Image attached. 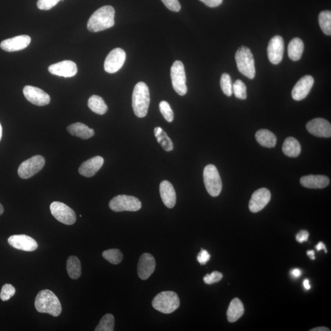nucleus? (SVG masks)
<instances>
[{"label":"nucleus","instance_id":"nucleus-1","mask_svg":"<svg viewBox=\"0 0 331 331\" xmlns=\"http://www.w3.org/2000/svg\"><path fill=\"white\" fill-rule=\"evenodd\" d=\"M115 9L112 6H102L90 17L87 29L93 33L110 29L115 24Z\"/></svg>","mask_w":331,"mask_h":331},{"label":"nucleus","instance_id":"nucleus-2","mask_svg":"<svg viewBox=\"0 0 331 331\" xmlns=\"http://www.w3.org/2000/svg\"><path fill=\"white\" fill-rule=\"evenodd\" d=\"M34 306L39 313L48 314L54 317H58L62 312L60 301L51 290L44 289L37 295Z\"/></svg>","mask_w":331,"mask_h":331},{"label":"nucleus","instance_id":"nucleus-3","mask_svg":"<svg viewBox=\"0 0 331 331\" xmlns=\"http://www.w3.org/2000/svg\"><path fill=\"white\" fill-rule=\"evenodd\" d=\"M133 108L137 117L143 118L148 114L151 101L149 89L144 82L136 84L133 93Z\"/></svg>","mask_w":331,"mask_h":331},{"label":"nucleus","instance_id":"nucleus-4","mask_svg":"<svg viewBox=\"0 0 331 331\" xmlns=\"http://www.w3.org/2000/svg\"><path fill=\"white\" fill-rule=\"evenodd\" d=\"M235 59L240 73L249 79H254L256 74L255 60L251 49L245 46L240 47L236 52Z\"/></svg>","mask_w":331,"mask_h":331},{"label":"nucleus","instance_id":"nucleus-5","mask_svg":"<svg viewBox=\"0 0 331 331\" xmlns=\"http://www.w3.org/2000/svg\"><path fill=\"white\" fill-rule=\"evenodd\" d=\"M180 305V299L176 293L163 292L155 296L152 306L156 310L165 314H170L176 311Z\"/></svg>","mask_w":331,"mask_h":331},{"label":"nucleus","instance_id":"nucleus-6","mask_svg":"<svg viewBox=\"0 0 331 331\" xmlns=\"http://www.w3.org/2000/svg\"><path fill=\"white\" fill-rule=\"evenodd\" d=\"M204 182L209 194L213 197L219 196L222 190V182L219 173L213 164L206 166L203 173Z\"/></svg>","mask_w":331,"mask_h":331},{"label":"nucleus","instance_id":"nucleus-7","mask_svg":"<svg viewBox=\"0 0 331 331\" xmlns=\"http://www.w3.org/2000/svg\"><path fill=\"white\" fill-rule=\"evenodd\" d=\"M141 207V202L132 196L118 195L109 202V208L112 211L117 212H136L140 210Z\"/></svg>","mask_w":331,"mask_h":331},{"label":"nucleus","instance_id":"nucleus-8","mask_svg":"<svg viewBox=\"0 0 331 331\" xmlns=\"http://www.w3.org/2000/svg\"><path fill=\"white\" fill-rule=\"evenodd\" d=\"M171 77L173 88L178 94L184 96L187 93L185 68L182 61H176L171 69Z\"/></svg>","mask_w":331,"mask_h":331},{"label":"nucleus","instance_id":"nucleus-9","mask_svg":"<svg viewBox=\"0 0 331 331\" xmlns=\"http://www.w3.org/2000/svg\"><path fill=\"white\" fill-rule=\"evenodd\" d=\"M51 214L61 223L71 225L76 221V215L73 209L63 202H53L50 206Z\"/></svg>","mask_w":331,"mask_h":331},{"label":"nucleus","instance_id":"nucleus-10","mask_svg":"<svg viewBox=\"0 0 331 331\" xmlns=\"http://www.w3.org/2000/svg\"><path fill=\"white\" fill-rule=\"evenodd\" d=\"M45 162L42 156H34L20 165L18 169V176L23 179H29L42 170Z\"/></svg>","mask_w":331,"mask_h":331},{"label":"nucleus","instance_id":"nucleus-11","mask_svg":"<svg viewBox=\"0 0 331 331\" xmlns=\"http://www.w3.org/2000/svg\"><path fill=\"white\" fill-rule=\"evenodd\" d=\"M126 60V53L122 49L116 48L109 53L105 61V70L113 74L119 71Z\"/></svg>","mask_w":331,"mask_h":331},{"label":"nucleus","instance_id":"nucleus-12","mask_svg":"<svg viewBox=\"0 0 331 331\" xmlns=\"http://www.w3.org/2000/svg\"><path fill=\"white\" fill-rule=\"evenodd\" d=\"M25 97L33 105L44 106L49 104L51 98L48 93L37 87L27 86L23 90Z\"/></svg>","mask_w":331,"mask_h":331},{"label":"nucleus","instance_id":"nucleus-13","mask_svg":"<svg viewBox=\"0 0 331 331\" xmlns=\"http://www.w3.org/2000/svg\"><path fill=\"white\" fill-rule=\"evenodd\" d=\"M271 198L270 190L262 188L255 191L249 202V209L253 213L260 212L267 205Z\"/></svg>","mask_w":331,"mask_h":331},{"label":"nucleus","instance_id":"nucleus-14","mask_svg":"<svg viewBox=\"0 0 331 331\" xmlns=\"http://www.w3.org/2000/svg\"><path fill=\"white\" fill-rule=\"evenodd\" d=\"M283 39L280 36H276L270 40L267 47L268 60L272 64L278 65L282 61L284 54Z\"/></svg>","mask_w":331,"mask_h":331},{"label":"nucleus","instance_id":"nucleus-15","mask_svg":"<svg viewBox=\"0 0 331 331\" xmlns=\"http://www.w3.org/2000/svg\"><path fill=\"white\" fill-rule=\"evenodd\" d=\"M306 128L309 133L315 136L326 138L331 136V125L324 118H314L308 121Z\"/></svg>","mask_w":331,"mask_h":331},{"label":"nucleus","instance_id":"nucleus-16","mask_svg":"<svg viewBox=\"0 0 331 331\" xmlns=\"http://www.w3.org/2000/svg\"><path fill=\"white\" fill-rule=\"evenodd\" d=\"M9 244L17 250L26 252H33L38 247L36 240L29 236L20 234L9 237Z\"/></svg>","mask_w":331,"mask_h":331},{"label":"nucleus","instance_id":"nucleus-17","mask_svg":"<svg viewBox=\"0 0 331 331\" xmlns=\"http://www.w3.org/2000/svg\"><path fill=\"white\" fill-rule=\"evenodd\" d=\"M314 84V79L310 75L302 77L292 90V97L296 101L301 100L307 97Z\"/></svg>","mask_w":331,"mask_h":331},{"label":"nucleus","instance_id":"nucleus-18","mask_svg":"<svg viewBox=\"0 0 331 331\" xmlns=\"http://www.w3.org/2000/svg\"><path fill=\"white\" fill-rule=\"evenodd\" d=\"M50 73L55 76L72 77L77 73V67L73 61L65 60L51 65L48 68Z\"/></svg>","mask_w":331,"mask_h":331},{"label":"nucleus","instance_id":"nucleus-19","mask_svg":"<svg viewBox=\"0 0 331 331\" xmlns=\"http://www.w3.org/2000/svg\"><path fill=\"white\" fill-rule=\"evenodd\" d=\"M31 37L27 35H20L7 39L0 44V48L5 51L12 52L19 51L27 48L31 43Z\"/></svg>","mask_w":331,"mask_h":331},{"label":"nucleus","instance_id":"nucleus-20","mask_svg":"<svg viewBox=\"0 0 331 331\" xmlns=\"http://www.w3.org/2000/svg\"><path fill=\"white\" fill-rule=\"evenodd\" d=\"M156 263L154 257L150 254H143L139 258L137 265V274L140 279L145 280L154 273Z\"/></svg>","mask_w":331,"mask_h":331},{"label":"nucleus","instance_id":"nucleus-21","mask_svg":"<svg viewBox=\"0 0 331 331\" xmlns=\"http://www.w3.org/2000/svg\"><path fill=\"white\" fill-rule=\"evenodd\" d=\"M300 183L305 188L322 189L329 185L330 180L328 177L323 175H309L302 177Z\"/></svg>","mask_w":331,"mask_h":331},{"label":"nucleus","instance_id":"nucleus-22","mask_svg":"<svg viewBox=\"0 0 331 331\" xmlns=\"http://www.w3.org/2000/svg\"><path fill=\"white\" fill-rule=\"evenodd\" d=\"M103 164L104 159L100 156H96L84 162L79 169V173L84 177H93L101 168Z\"/></svg>","mask_w":331,"mask_h":331},{"label":"nucleus","instance_id":"nucleus-23","mask_svg":"<svg viewBox=\"0 0 331 331\" xmlns=\"http://www.w3.org/2000/svg\"><path fill=\"white\" fill-rule=\"evenodd\" d=\"M162 201L167 208H173L176 204V193L174 187L168 180H163L160 185Z\"/></svg>","mask_w":331,"mask_h":331},{"label":"nucleus","instance_id":"nucleus-24","mask_svg":"<svg viewBox=\"0 0 331 331\" xmlns=\"http://www.w3.org/2000/svg\"><path fill=\"white\" fill-rule=\"evenodd\" d=\"M67 130L71 135L79 137L82 139H88L94 136V130L90 129L86 125L77 122L70 125Z\"/></svg>","mask_w":331,"mask_h":331},{"label":"nucleus","instance_id":"nucleus-25","mask_svg":"<svg viewBox=\"0 0 331 331\" xmlns=\"http://www.w3.org/2000/svg\"><path fill=\"white\" fill-rule=\"evenodd\" d=\"M244 313V307L241 301L238 298H234L230 302L227 311V320L230 323L236 322Z\"/></svg>","mask_w":331,"mask_h":331},{"label":"nucleus","instance_id":"nucleus-26","mask_svg":"<svg viewBox=\"0 0 331 331\" xmlns=\"http://www.w3.org/2000/svg\"><path fill=\"white\" fill-rule=\"evenodd\" d=\"M282 151L289 157L296 158L301 154V146L295 137H287L283 142Z\"/></svg>","mask_w":331,"mask_h":331},{"label":"nucleus","instance_id":"nucleus-27","mask_svg":"<svg viewBox=\"0 0 331 331\" xmlns=\"http://www.w3.org/2000/svg\"><path fill=\"white\" fill-rule=\"evenodd\" d=\"M256 139L262 146L267 148H273L276 146L277 137L270 130H258L255 135Z\"/></svg>","mask_w":331,"mask_h":331},{"label":"nucleus","instance_id":"nucleus-28","mask_svg":"<svg viewBox=\"0 0 331 331\" xmlns=\"http://www.w3.org/2000/svg\"><path fill=\"white\" fill-rule=\"evenodd\" d=\"M304 45L302 39L299 37H295L290 42L288 45V56L293 61H298L301 59L303 52H304Z\"/></svg>","mask_w":331,"mask_h":331},{"label":"nucleus","instance_id":"nucleus-29","mask_svg":"<svg viewBox=\"0 0 331 331\" xmlns=\"http://www.w3.org/2000/svg\"><path fill=\"white\" fill-rule=\"evenodd\" d=\"M67 268L69 276L71 279H79L82 274V267L79 259L75 256H71L67 260Z\"/></svg>","mask_w":331,"mask_h":331},{"label":"nucleus","instance_id":"nucleus-30","mask_svg":"<svg viewBox=\"0 0 331 331\" xmlns=\"http://www.w3.org/2000/svg\"><path fill=\"white\" fill-rule=\"evenodd\" d=\"M89 108L95 113L103 115L108 111V106L104 99L98 95H93L88 101Z\"/></svg>","mask_w":331,"mask_h":331},{"label":"nucleus","instance_id":"nucleus-31","mask_svg":"<svg viewBox=\"0 0 331 331\" xmlns=\"http://www.w3.org/2000/svg\"><path fill=\"white\" fill-rule=\"evenodd\" d=\"M154 134L157 141L162 148L167 152L173 151L174 144L171 139L167 135V133L161 127H156L154 129Z\"/></svg>","mask_w":331,"mask_h":331},{"label":"nucleus","instance_id":"nucleus-32","mask_svg":"<svg viewBox=\"0 0 331 331\" xmlns=\"http://www.w3.org/2000/svg\"><path fill=\"white\" fill-rule=\"evenodd\" d=\"M319 24L321 30L327 36L331 35V12L324 11L320 12L319 17Z\"/></svg>","mask_w":331,"mask_h":331},{"label":"nucleus","instance_id":"nucleus-33","mask_svg":"<svg viewBox=\"0 0 331 331\" xmlns=\"http://www.w3.org/2000/svg\"><path fill=\"white\" fill-rule=\"evenodd\" d=\"M115 325V318L112 314H108L103 316L100 320L95 331H113Z\"/></svg>","mask_w":331,"mask_h":331},{"label":"nucleus","instance_id":"nucleus-34","mask_svg":"<svg viewBox=\"0 0 331 331\" xmlns=\"http://www.w3.org/2000/svg\"><path fill=\"white\" fill-rule=\"evenodd\" d=\"M102 257L112 264H118L123 260L122 253L118 249H110L102 253Z\"/></svg>","mask_w":331,"mask_h":331},{"label":"nucleus","instance_id":"nucleus-35","mask_svg":"<svg viewBox=\"0 0 331 331\" xmlns=\"http://www.w3.org/2000/svg\"><path fill=\"white\" fill-rule=\"evenodd\" d=\"M220 86L223 92L227 96L233 94V84L232 78L227 73H223L221 77Z\"/></svg>","mask_w":331,"mask_h":331},{"label":"nucleus","instance_id":"nucleus-36","mask_svg":"<svg viewBox=\"0 0 331 331\" xmlns=\"http://www.w3.org/2000/svg\"><path fill=\"white\" fill-rule=\"evenodd\" d=\"M233 92L236 97L240 99L246 98V87L242 80H237L233 85Z\"/></svg>","mask_w":331,"mask_h":331},{"label":"nucleus","instance_id":"nucleus-37","mask_svg":"<svg viewBox=\"0 0 331 331\" xmlns=\"http://www.w3.org/2000/svg\"><path fill=\"white\" fill-rule=\"evenodd\" d=\"M160 110L164 118L168 122H172L174 120V112L171 106L167 101H163L160 103Z\"/></svg>","mask_w":331,"mask_h":331},{"label":"nucleus","instance_id":"nucleus-38","mask_svg":"<svg viewBox=\"0 0 331 331\" xmlns=\"http://www.w3.org/2000/svg\"><path fill=\"white\" fill-rule=\"evenodd\" d=\"M15 289L11 284H5L3 285L0 293V298L3 301H7L14 296Z\"/></svg>","mask_w":331,"mask_h":331},{"label":"nucleus","instance_id":"nucleus-39","mask_svg":"<svg viewBox=\"0 0 331 331\" xmlns=\"http://www.w3.org/2000/svg\"><path fill=\"white\" fill-rule=\"evenodd\" d=\"M61 0H38L37 6L40 10L48 11L54 8Z\"/></svg>","mask_w":331,"mask_h":331},{"label":"nucleus","instance_id":"nucleus-40","mask_svg":"<svg viewBox=\"0 0 331 331\" xmlns=\"http://www.w3.org/2000/svg\"><path fill=\"white\" fill-rule=\"evenodd\" d=\"M223 274L218 271H214L210 274H207L204 277V282L208 285L217 283L222 279Z\"/></svg>","mask_w":331,"mask_h":331},{"label":"nucleus","instance_id":"nucleus-41","mask_svg":"<svg viewBox=\"0 0 331 331\" xmlns=\"http://www.w3.org/2000/svg\"><path fill=\"white\" fill-rule=\"evenodd\" d=\"M168 9L174 12H179L181 9V6L179 0H161Z\"/></svg>","mask_w":331,"mask_h":331},{"label":"nucleus","instance_id":"nucleus-42","mask_svg":"<svg viewBox=\"0 0 331 331\" xmlns=\"http://www.w3.org/2000/svg\"><path fill=\"white\" fill-rule=\"evenodd\" d=\"M211 255L205 250L201 249L198 255L197 260L202 265H204L210 260Z\"/></svg>","mask_w":331,"mask_h":331},{"label":"nucleus","instance_id":"nucleus-43","mask_svg":"<svg viewBox=\"0 0 331 331\" xmlns=\"http://www.w3.org/2000/svg\"><path fill=\"white\" fill-rule=\"evenodd\" d=\"M309 233L307 231L301 230V232L296 235V240L299 243H303L307 241L308 239Z\"/></svg>","mask_w":331,"mask_h":331},{"label":"nucleus","instance_id":"nucleus-44","mask_svg":"<svg viewBox=\"0 0 331 331\" xmlns=\"http://www.w3.org/2000/svg\"><path fill=\"white\" fill-rule=\"evenodd\" d=\"M200 1L204 3L205 5L210 8L217 7L223 2V0H200Z\"/></svg>","mask_w":331,"mask_h":331},{"label":"nucleus","instance_id":"nucleus-45","mask_svg":"<svg viewBox=\"0 0 331 331\" xmlns=\"http://www.w3.org/2000/svg\"><path fill=\"white\" fill-rule=\"evenodd\" d=\"M290 274L295 279H298L302 276V271L299 268H294V270L290 272Z\"/></svg>","mask_w":331,"mask_h":331},{"label":"nucleus","instance_id":"nucleus-46","mask_svg":"<svg viewBox=\"0 0 331 331\" xmlns=\"http://www.w3.org/2000/svg\"><path fill=\"white\" fill-rule=\"evenodd\" d=\"M316 249L318 251H320L321 250H324V252L325 253H327V249L326 248L325 245H324V243H323L322 242H320L319 243H318V244L316 246Z\"/></svg>","mask_w":331,"mask_h":331},{"label":"nucleus","instance_id":"nucleus-47","mask_svg":"<svg viewBox=\"0 0 331 331\" xmlns=\"http://www.w3.org/2000/svg\"><path fill=\"white\" fill-rule=\"evenodd\" d=\"M303 285H304V288L307 290L310 289L311 288L310 282H309V280L308 279H305L304 281V282H303Z\"/></svg>","mask_w":331,"mask_h":331},{"label":"nucleus","instance_id":"nucleus-48","mask_svg":"<svg viewBox=\"0 0 331 331\" xmlns=\"http://www.w3.org/2000/svg\"><path fill=\"white\" fill-rule=\"evenodd\" d=\"M330 329L325 327H316L311 330V331H329Z\"/></svg>","mask_w":331,"mask_h":331},{"label":"nucleus","instance_id":"nucleus-49","mask_svg":"<svg viewBox=\"0 0 331 331\" xmlns=\"http://www.w3.org/2000/svg\"><path fill=\"white\" fill-rule=\"evenodd\" d=\"M307 255L311 258V260H315V252L314 251H308L307 252Z\"/></svg>","mask_w":331,"mask_h":331},{"label":"nucleus","instance_id":"nucleus-50","mask_svg":"<svg viewBox=\"0 0 331 331\" xmlns=\"http://www.w3.org/2000/svg\"><path fill=\"white\" fill-rule=\"evenodd\" d=\"M2 134H3V129H2V127L1 123H0V141H1L2 138Z\"/></svg>","mask_w":331,"mask_h":331},{"label":"nucleus","instance_id":"nucleus-51","mask_svg":"<svg viewBox=\"0 0 331 331\" xmlns=\"http://www.w3.org/2000/svg\"><path fill=\"white\" fill-rule=\"evenodd\" d=\"M4 212V208H3V205L0 204V215H2Z\"/></svg>","mask_w":331,"mask_h":331}]
</instances>
